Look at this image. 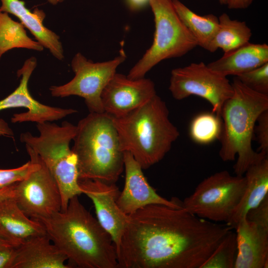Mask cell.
Masks as SVG:
<instances>
[{
    "label": "cell",
    "instance_id": "cell-23",
    "mask_svg": "<svg viewBox=\"0 0 268 268\" xmlns=\"http://www.w3.org/2000/svg\"><path fill=\"white\" fill-rule=\"evenodd\" d=\"M218 20L217 31L207 51L214 52L221 49L227 53L250 42L252 34L245 21L233 20L225 13L221 14Z\"/></svg>",
    "mask_w": 268,
    "mask_h": 268
},
{
    "label": "cell",
    "instance_id": "cell-21",
    "mask_svg": "<svg viewBox=\"0 0 268 268\" xmlns=\"http://www.w3.org/2000/svg\"><path fill=\"white\" fill-rule=\"evenodd\" d=\"M268 62V45L250 42L224 55L207 66L225 76L240 74Z\"/></svg>",
    "mask_w": 268,
    "mask_h": 268
},
{
    "label": "cell",
    "instance_id": "cell-2",
    "mask_svg": "<svg viewBox=\"0 0 268 268\" xmlns=\"http://www.w3.org/2000/svg\"><path fill=\"white\" fill-rule=\"evenodd\" d=\"M34 219V218H33ZM72 265L81 268H116V248L109 233L80 202L78 196L65 210L35 219Z\"/></svg>",
    "mask_w": 268,
    "mask_h": 268
},
{
    "label": "cell",
    "instance_id": "cell-18",
    "mask_svg": "<svg viewBox=\"0 0 268 268\" xmlns=\"http://www.w3.org/2000/svg\"><path fill=\"white\" fill-rule=\"evenodd\" d=\"M0 11L17 17L42 46L48 49L57 59L64 58V50L59 36L45 27L43 21L46 14L42 9L35 8L31 12L21 0H0Z\"/></svg>",
    "mask_w": 268,
    "mask_h": 268
},
{
    "label": "cell",
    "instance_id": "cell-16",
    "mask_svg": "<svg viewBox=\"0 0 268 268\" xmlns=\"http://www.w3.org/2000/svg\"><path fill=\"white\" fill-rule=\"evenodd\" d=\"M234 229L237 245L234 268H267L268 228L245 217Z\"/></svg>",
    "mask_w": 268,
    "mask_h": 268
},
{
    "label": "cell",
    "instance_id": "cell-34",
    "mask_svg": "<svg viewBox=\"0 0 268 268\" xmlns=\"http://www.w3.org/2000/svg\"><path fill=\"white\" fill-rule=\"evenodd\" d=\"M130 8L134 10H137L148 3L149 0H127Z\"/></svg>",
    "mask_w": 268,
    "mask_h": 268
},
{
    "label": "cell",
    "instance_id": "cell-13",
    "mask_svg": "<svg viewBox=\"0 0 268 268\" xmlns=\"http://www.w3.org/2000/svg\"><path fill=\"white\" fill-rule=\"evenodd\" d=\"M36 65L37 60L35 57L27 59L17 72L18 77L21 76L19 86L12 93L0 101V111L17 107L27 109L26 112L14 114L11 119L12 123L52 122L77 112L73 109H63L44 105L32 97L28 90V83Z\"/></svg>",
    "mask_w": 268,
    "mask_h": 268
},
{
    "label": "cell",
    "instance_id": "cell-11",
    "mask_svg": "<svg viewBox=\"0 0 268 268\" xmlns=\"http://www.w3.org/2000/svg\"><path fill=\"white\" fill-rule=\"evenodd\" d=\"M37 154V167L26 179L16 184L14 197L22 211L27 216L34 219L50 216L62 209L59 187L46 165Z\"/></svg>",
    "mask_w": 268,
    "mask_h": 268
},
{
    "label": "cell",
    "instance_id": "cell-36",
    "mask_svg": "<svg viewBox=\"0 0 268 268\" xmlns=\"http://www.w3.org/2000/svg\"><path fill=\"white\" fill-rule=\"evenodd\" d=\"M9 246H15L8 241L0 237V249ZM16 247V246H15Z\"/></svg>",
    "mask_w": 268,
    "mask_h": 268
},
{
    "label": "cell",
    "instance_id": "cell-24",
    "mask_svg": "<svg viewBox=\"0 0 268 268\" xmlns=\"http://www.w3.org/2000/svg\"><path fill=\"white\" fill-rule=\"evenodd\" d=\"M13 48H25L41 51L44 47L30 38L20 23L11 18L7 13L0 11V59Z\"/></svg>",
    "mask_w": 268,
    "mask_h": 268
},
{
    "label": "cell",
    "instance_id": "cell-32",
    "mask_svg": "<svg viewBox=\"0 0 268 268\" xmlns=\"http://www.w3.org/2000/svg\"><path fill=\"white\" fill-rule=\"evenodd\" d=\"M254 0H227L226 4L229 9H244L250 5Z\"/></svg>",
    "mask_w": 268,
    "mask_h": 268
},
{
    "label": "cell",
    "instance_id": "cell-25",
    "mask_svg": "<svg viewBox=\"0 0 268 268\" xmlns=\"http://www.w3.org/2000/svg\"><path fill=\"white\" fill-rule=\"evenodd\" d=\"M222 130L220 118L213 113H203L192 121L189 133L192 139L201 144L210 143L219 139Z\"/></svg>",
    "mask_w": 268,
    "mask_h": 268
},
{
    "label": "cell",
    "instance_id": "cell-7",
    "mask_svg": "<svg viewBox=\"0 0 268 268\" xmlns=\"http://www.w3.org/2000/svg\"><path fill=\"white\" fill-rule=\"evenodd\" d=\"M155 22L152 44L127 75L131 79L145 77L161 61L181 57L198 46L183 23L172 0H149Z\"/></svg>",
    "mask_w": 268,
    "mask_h": 268
},
{
    "label": "cell",
    "instance_id": "cell-15",
    "mask_svg": "<svg viewBox=\"0 0 268 268\" xmlns=\"http://www.w3.org/2000/svg\"><path fill=\"white\" fill-rule=\"evenodd\" d=\"M125 181L124 188L117 200L122 211L127 215L151 204L165 205L173 208H182L178 199L167 200L158 195L149 184L142 168L128 152H124Z\"/></svg>",
    "mask_w": 268,
    "mask_h": 268
},
{
    "label": "cell",
    "instance_id": "cell-38",
    "mask_svg": "<svg viewBox=\"0 0 268 268\" xmlns=\"http://www.w3.org/2000/svg\"><path fill=\"white\" fill-rule=\"evenodd\" d=\"M218 1L222 4H226L227 0H218Z\"/></svg>",
    "mask_w": 268,
    "mask_h": 268
},
{
    "label": "cell",
    "instance_id": "cell-9",
    "mask_svg": "<svg viewBox=\"0 0 268 268\" xmlns=\"http://www.w3.org/2000/svg\"><path fill=\"white\" fill-rule=\"evenodd\" d=\"M126 59L125 53L113 60L94 63L78 53L71 61V67L75 73L68 82L50 88L54 97H65L76 95L82 97L90 113L104 112L102 104V92L109 81L116 72L117 67Z\"/></svg>",
    "mask_w": 268,
    "mask_h": 268
},
{
    "label": "cell",
    "instance_id": "cell-1",
    "mask_svg": "<svg viewBox=\"0 0 268 268\" xmlns=\"http://www.w3.org/2000/svg\"><path fill=\"white\" fill-rule=\"evenodd\" d=\"M233 229L183 208L148 205L128 215L118 268H201Z\"/></svg>",
    "mask_w": 268,
    "mask_h": 268
},
{
    "label": "cell",
    "instance_id": "cell-14",
    "mask_svg": "<svg viewBox=\"0 0 268 268\" xmlns=\"http://www.w3.org/2000/svg\"><path fill=\"white\" fill-rule=\"evenodd\" d=\"M78 183L82 194L92 201L97 219L110 235L117 252L128 218L117 203L120 192L118 188L115 183L107 184L97 180H78Z\"/></svg>",
    "mask_w": 268,
    "mask_h": 268
},
{
    "label": "cell",
    "instance_id": "cell-19",
    "mask_svg": "<svg viewBox=\"0 0 268 268\" xmlns=\"http://www.w3.org/2000/svg\"><path fill=\"white\" fill-rule=\"evenodd\" d=\"M46 234L42 224L27 216L14 198L0 202V237L17 247L32 237Z\"/></svg>",
    "mask_w": 268,
    "mask_h": 268
},
{
    "label": "cell",
    "instance_id": "cell-4",
    "mask_svg": "<svg viewBox=\"0 0 268 268\" xmlns=\"http://www.w3.org/2000/svg\"><path fill=\"white\" fill-rule=\"evenodd\" d=\"M233 93L223 105L219 155L223 161L237 159L233 166L236 175L242 176L252 164L268 156L254 150L252 141L258 117L268 110V95L257 92L236 77L231 83Z\"/></svg>",
    "mask_w": 268,
    "mask_h": 268
},
{
    "label": "cell",
    "instance_id": "cell-30",
    "mask_svg": "<svg viewBox=\"0 0 268 268\" xmlns=\"http://www.w3.org/2000/svg\"><path fill=\"white\" fill-rule=\"evenodd\" d=\"M246 218L268 228V195L258 206L248 211Z\"/></svg>",
    "mask_w": 268,
    "mask_h": 268
},
{
    "label": "cell",
    "instance_id": "cell-31",
    "mask_svg": "<svg viewBox=\"0 0 268 268\" xmlns=\"http://www.w3.org/2000/svg\"><path fill=\"white\" fill-rule=\"evenodd\" d=\"M16 247L9 246L0 249V268H12L16 256Z\"/></svg>",
    "mask_w": 268,
    "mask_h": 268
},
{
    "label": "cell",
    "instance_id": "cell-10",
    "mask_svg": "<svg viewBox=\"0 0 268 268\" xmlns=\"http://www.w3.org/2000/svg\"><path fill=\"white\" fill-rule=\"evenodd\" d=\"M169 89L178 100L191 95L204 99L211 105L212 112L220 118L223 105L233 93L232 84L227 77L202 62L173 69Z\"/></svg>",
    "mask_w": 268,
    "mask_h": 268
},
{
    "label": "cell",
    "instance_id": "cell-26",
    "mask_svg": "<svg viewBox=\"0 0 268 268\" xmlns=\"http://www.w3.org/2000/svg\"><path fill=\"white\" fill-rule=\"evenodd\" d=\"M237 253L236 233L230 231L201 268H234Z\"/></svg>",
    "mask_w": 268,
    "mask_h": 268
},
{
    "label": "cell",
    "instance_id": "cell-3",
    "mask_svg": "<svg viewBox=\"0 0 268 268\" xmlns=\"http://www.w3.org/2000/svg\"><path fill=\"white\" fill-rule=\"evenodd\" d=\"M169 115L166 103L156 94L123 116L110 115L121 150L130 153L142 169L161 161L180 135Z\"/></svg>",
    "mask_w": 268,
    "mask_h": 268
},
{
    "label": "cell",
    "instance_id": "cell-5",
    "mask_svg": "<svg viewBox=\"0 0 268 268\" xmlns=\"http://www.w3.org/2000/svg\"><path fill=\"white\" fill-rule=\"evenodd\" d=\"M73 140L78 180L117 181L124 170V153L109 115L90 112L78 122Z\"/></svg>",
    "mask_w": 268,
    "mask_h": 268
},
{
    "label": "cell",
    "instance_id": "cell-28",
    "mask_svg": "<svg viewBox=\"0 0 268 268\" xmlns=\"http://www.w3.org/2000/svg\"><path fill=\"white\" fill-rule=\"evenodd\" d=\"M235 77L252 90L268 95V62Z\"/></svg>",
    "mask_w": 268,
    "mask_h": 268
},
{
    "label": "cell",
    "instance_id": "cell-37",
    "mask_svg": "<svg viewBox=\"0 0 268 268\" xmlns=\"http://www.w3.org/2000/svg\"><path fill=\"white\" fill-rule=\"evenodd\" d=\"M47 0L52 5H57L58 3L63 2L65 0Z\"/></svg>",
    "mask_w": 268,
    "mask_h": 268
},
{
    "label": "cell",
    "instance_id": "cell-20",
    "mask_svg": "<svg viewBox=\"0 0 268 268\" xmlns=\"http://www.w3.org/2000/svg\"><path fill=\"white\" fill-rule=\"evenodd\" d=\"M244 194L231 217L226 223L234 229L248 211L258 206L268 195V157L251 165L245 173Z\"/></svg>",
    "mask_w": 268,
    "mask_h": 268
},
{
    "label": "cell",
    "instance_id": "cell-35",
    "mask_svg": "<svg viewBox=\"0 0 268 268\" xmlns=\"http://www.w3.org/2000/svg\"><path fill=\"white\" fill-rule=\"evenodd\" d=\"M13 132L7 124L3 120L0 119V135H12Z\"/></svg>",
    "mask_w": 268,
    "mask_h": 268
},
{
    "label": "cell",
    "instance_id": "cell-22",
    "mask_svg": "<svg viewBox=\"0 0 268 268\" xmlns=\"http://www.w3.org/2000/svg\"><path fill=\"white\" fill-rule=\"evenodd\" d=\"M172 1L178 16L195 38L198 46L207 50L217 31L218 17L213 14L199 15L179 0Z\"/></svg>",
    "mask_w": 268,
    "mask_h": 268
},
{
    "label": "cell",
    "instance_id": "cell-8",
    "mask_svg": "<svg viewBox=\"0 0 268 268\" xmlns=\"http://www.w3.org/2000/svg\"><path fill=\"white\" fill-rule=\"evenodd\" d=\"M244 176H232L227 170L205 178L194 193L181 201L182 208L200 217L226 223L244 194Z\"/></svg>",
    "mask_w": 268,
    "mask_h": 268
},
{
    "label": "cell",
    "instance_id": "cell-33",
    "mask_svg": "<svg viewBox=\"0 0 268 268\" xmlns=\"http://www.w3.org/2000/svg\"><path fill=\"white\" fill-rule=\"evenodd\" d=\"M17 183L0 189V202L5 200L14 198Z\"/></svg>",
    "mask_w": 268,
    "mask_h": 268
},
{
    "label": "cell",
    "instance_id": "cell-6",
    "mask_svg": "<svg viewBox=\"0 0 268 268\" xmlns=\"http://www.w3.org/2000/svg\"><path fill=\"white\" fill-rule=\"evenodd\" d=\"M38 136L22 133L20 140L40 157L57 184L65 210L69 200L82 194L78 183L77 157L70 148L76 126L64 121L61 126L50 122L37 123Z\"/></svg>",
    "mask_w": 268,
    "mask_h": 268
},
{
    "label": "cell",
    "instance_id": "cell-12",
    "mask_svg": "<svg viewBox=\"0 0 268 268\" xmlns=\"http://www.w3.org/2000/svg\"><path fill=\"white\" fill-rule=\"evenodd\" d=\"M156 94L151 79L145 77L133 79L116 72L104 88L101 99L105 113L120 117L142 106Z\"/></svg>",
    "mask_w": 268,
    "mask_h": 268
},
{
    "label": "cell",
    "instance_id": "cell-17",
    "mask_svg": "<svg viewBox=\"0 0 268 268\" xmlns=\"http://www.w3.org/2000/svg\"><path fill=\"white\" fill-rule=\"evenodd\" d=\"M66 255L47 233L32 237L16 247L12 268H70Z\"/></svg>",
    "mask_w": 268,
    "mask_h": 268
},
{
    "label": "cell",
    "instance_id": "cell-29",
    "mask_svg": "<svg viewBox=\"0 0 268 268\" xmlns=\"http://www.w3.org/2000/svg\"><path fill=\"white\" fill-rule=\"evenodd\" d=\"M254 135L259 144V152L268 155V110L264 111L258 117L255 129Z\"/></svg>",
    "mask_w": 268,
    "mask_h": 268
},
{
    "label": "cell",
    "instance_id": "cell-27",
    "mask_svg": "<svg viewBox=\"0 0 268 268\" xmlns=\"http://www.w3.org/2000/svg\"><path fill=\"white\" fill-rule=\"evenodd\" d=\"M25 146L30 160L15 168L0 169V189L24 180L37 167V153L29 146L25 145Z\"/></svg>",
    "mask_w": 268,
    "mask_h": 268
}]
</instances>
